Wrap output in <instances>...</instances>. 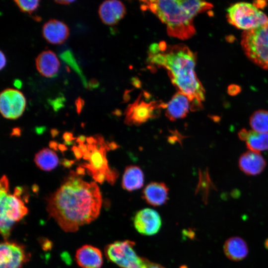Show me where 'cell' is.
I'll list each match as a JSON object with an SVG mask.
<instances>
[{
    "instance_id": "obj_28",
    "label": "cell",
    "mask_w": 268,
    "mask_h": 268,
    "mask_svg": "<svg viewBox=\"0 0 268 268\" xmlns=\"http://www.w3.org/2000/svg\"><path fill=\"white\" fill-rule=\"evenodd\" d=\"M63 138L65 140V141H72V140L76 139L73 136L72 133L67 132L63 134Z\"/></svg>"
},
{
    "instance_id": "obj_42",
    "label": "cell",
    "mask_w": 268,
    "mask_h": 268,
    "mask_svg": "<svg viewBox=\"0 0 268 268\" xmlns=\"http://www.w3.org/2000/svg\"><path fill=\"white\" fill-rule=\"evenodd\" d=\"M59 133V131L56 129H53L51 130V134L53 137H56V136H57Z\"/></svg>"
},
{
    "instance_id": "obj_15",
    "label": "cell",
    "mask_w": 268,
    "mask_h": 268,
    "mask_svg": "<svg viewBox=\"0 0 268 268\" xmlns=\"http://www.w3.org/2000/svg\"><path fill=\"white\" fill-rule=\"evenodd\" d=\"M69 30L68 26L57 19H50L42 27L44 39L52 44H61L68 38Z\"/></svg>"
},
{
    "instance_id": "obj_12",
    "label": "cell",
    "mask_w": 268,
    "mask_h": 268,
    "mask_svg": "<svg viewBox=\"0 0 268 268\" xmlns=\"http://www.w3.org/2000/svg\"><path fill=\"white\" fill-rule=\"evenodd\" d=\"M136 230L146 236L156 234L159 231L162 221L160 215L151 208H144L137 211L133 219Z\"/></svg>"
},
{
    "instance_id": "obj_31",
    "label": "cell",
    "mask_w": 268,
    "mask_h": 268,
    "mask_svg": "<svg viewBox=\"0 0 268 268\" xmlns=\"http://www.w3.org/2000/svg\"><path fill=\"white\" fill-rule=\"evenodd\" d=\"M6 64V58L4 55L0 51V69H1Z\"/></svg>"
},
{
    "instance_id": "obj_19",
    "label": "cell",
    "mask_w": 268,
    "mask_h": 268,
    "mask_svg": "<svg viewBox=\"0 0 268 268\" xmlns=\"http://www.w3.org/2000/svg\"><path fill=\"white\" fill-rule=\"evenodd\" d=\"M238 135L239 139L246 142L249 150L258 153L268 150V133L242 129Z\"/></svg>"
},
{
    "instance_id": "obj_6",
    "label": "cell",
    "mask_w": 268,
    "mask_h": 268,
    "mask_svg": "<svg viewBox=\"0 0 268 268\" xmlns=\"http://www.w3.org/2000/svg\"><path fill=\"white\" fill-rule=\"evenodd\" d=\"M227 19L231 25L244 31L256 29L268 22V17L254 3H235L227 9Z\"/></svg>"
},
{
    "instance_id": "obj_41",
    "label": "cell",
    "mask_w": 268,
    "mask_h": 268,
    "mask_svg": "<svg viewBox=\"0 0 268 268\" xmlns=\"http://www.w3.org/2000/svg\"><path fill=\"white\" fill-rule=\"evenodd\" d=\"M58 149L62 152H64L67 149L66 146L64 144H59Z\"/></svg>"
},
{
    "instance_id": "obj_39",
    "label": "cell",
    "mask_w": 268,
    "mask_h": 268,
    "mask_svg": "<svg viewBox=\"0 0 268 268\" xmlns=\"http://www.w3.org/2000/svg\"><path fill=\"white\" fill-rule=\"evenodd\" d=\"M56 3L61 4H68L70 3L73 2V0H55Z\"/></svg>"
},
{
    "instance_id": "obj_17",
    "label": "cell",
    "mask_w": 268,
    "mask_h": 268,
    "mask_svg": "<svg viewBox=\"0 0 268 268\" xmlns=\"http://www.w3.org/2000/svg\"><path fill=\"white\" fill-rule=\"evenodd\" d=\"M240 169L247 175H257L263 172L267 165L265 158L260 153L248 151L239 157Z\"/></svg>"
},
{
    "instance_id": "obj_29",
    "label": "cell",
    "mask_w": 268,
    "mask_h": 268,
    "mask_svg": "<svg viewBox=\"0 0 268 268\" xmlns=\"http://www.w3.org/2000/svg\"><path fill=\"white\" fill-rule=\"evenodd\" d=\"M74 160H69L66 158L61 160V164L66 168H70L74 164Z\"/></svg>"
},
{
    "instance_id": "obj_20",
    "label": "cell",
    "mask_w": 268,
    "mask_h": 268,
    "mask_svg": "<svg viewBox=\"0 0 268 268\" xmlns=\"http://www.w3.org/2000/svg\"><path fill=\"white\" fill-rule=\"evenodd\" d=\"M169 189L163 183L152 182L143 189V199L153 206H160L165 203L168 198Z\"/></svg>"
},
{
    "instance_id": "obj_8",
    "label": "cell",
    "mask_w": 268,
    "mask_h": 268,
    "mask_svg": "<svg viewBox=\"0 0 268 268\" xmlns=\"http://www.w3.org/2000/svg\"><path fill=\"white\" fill-rule=\"evenodd\" d=\"M166 103L160 101L147 102L141 99V95L129 105L125 113L124 122L129 126H139L159 116Z\"/></svg>"
},
{
    "instance_id": "obj_46",
    "label": "cell",
    "mask_w": 268,
    "mask_h": 268,
    "mask_svg": "<svg viewBox=\"0 0 268 268\" xmlns=\"http://www.w3.org/2000/svg\"><path fill=\"white\" fill-rule=\"evenodd\" d=\"M65 144L70 145L72 144V141H64Z\"/></svg>"
},
{
    "instance_id": "obj_21",
    "label": "cell",
    "mask_w": 268,
    "mask_h": 268,
    "mask_svg": "<svg viewBox=\"0 0 268 268\" xmlns=\"http://www.w3.org/2000/svg\"><path fill=\"white\" fill-rule=\"evenodd\" d=\"M223 249L226 257L235 262L244 259L249 252L247 243L239 236H232L227 239L224 243Z\"/></svg>"
},
{
    "instance_id": "obj_34",
    "label": "cell",
    "mask_w": 268,
    "mask_h": 268,
    "mask_svg": "<svg viewBox=\"0 0 268 268\" xmlns=\"http://www.w3.org/2000/svg\"><path fill=\"white\" fill-rule=\"evenodd\" d=\"M86 141L88 144H94L97 143V139L92 136L86 137Z\"/></svg>"
},
{
    "instance_id": "obj_27",
    "label": "cell",
    "mask_w": 268,
    "mask_h": 268,
    "mask_svg": "<svg viewBox=\"0 0 268 268\" xmlns=\"http://www.w3.org/2000/svg\"><path fill=\"white\" fill-rule=\"evenodd\" d=\"M71 150L73 152L75 157L77 159H79L83 157V153L81 152L78 147L73 146L72 147Z\"/></svg>"
},
{
    "instance_id": "obj_40",
    "label": "cell",
    "mask_w": 268,
    "mask_h": 268,
    "mask_svg": "<svg viewBox=\"0 0 268 268\" xmlns=\"http://www.w3.org/2000/svg\"><path fill=\"white\" fill-rule=\"evenodd\" d=\"M91 152L89 151H87L85 153L83 154V158L85 160H89L91 157Z\"/></svg>"
},
{
    "instance_id": "obj_44",
    "label": "cell",
    "mask_w": 268,
    "mask_h": 268,
    "mask_svg": "<svg viewBox=\"0 0 268 268\" xmlns=\"http://www.w3.org/2000/svg\"><path fill=\"white\" fill-rule=\"evenodd\" d=\"M44 129V128H43V127L37 128L36 132L38 134H41L43 132Z\"/></svg>"
},
{
    "instance_id": "obj_4",
    "label": "cell",
    "mask_w": 268,
    "mask_h": 268,
    "mask_svg": "<svg viewBox=\"0 0 268 268\" xmlns=\"http://www.w3.org/2000/svg\"><path fill=\"white\" fill-rule=\"evenodd\" d=\"M0 233L6 239L10 234L13 224L22 219L28 213V208L24 205L20 197L8 192V181L3 175L0 182Z\"/></svg>"
},
{
    "instance_id": "obj_3",
    "label": "cell",
    "mask_w": 268,
    "mask_h": 268,
    "mask_svg": "<svg viewBox=\"0 0 268 268\" xmlns=\"http://www.w3.org/2000/svg\"><path fill=\"white\" fill-rule=\"evenodd\" d=\"M141 8L149 10L166 26L168 34L181 40L193 36L194 18L182 6L180 0L141 1Z\"/></svg>"
},
{
    "instance_id": "obj_25",
    "label": "cell",
    "mask_w": 268,
    "mask_h": 268,
    "mask_svg": "<svg viewBox=\"0 0 268 268\" xmlns=\"http://www.w3.org/2000/svg\"><path fill=\"white\" fill-rule=\"evenodd\" d=\"M185 10L193 18L198 14L212 8L211 3L201 0H180Z\"/></svg>"
},
{
    "instance_id": "obj_33",
    "label": "cell",
    "mask_w": 268,
    "mask_h": 268,
    "mask_svg": "<svg viewBox=\"0 0 268 268\" xmlns=\"http://www.w3.org/2000/svg\"><path fill=\"white\" fill-rule=\"evenodd\" d=\"M59 144L55 141H51L49 142V146L50 148L54 149L55 151H57L58 149Z\"/></svg>"
},
{
    "instance_id": "obj_35",
    "label": "cell",
    "mask_w": 268,
    "mask_h": 268,
    "mask_svg": "<svg viewBox=\"0 0 268 268\" xmlns=\"http://www.w3.org/2000/svg\"><path fill=\"white\" fill-rule=\"evenodd\" d=\"M76 173L78 175H83L85 174V169L82 166H79L76 168Z\"/></svg>"
},
{
    "instance_id": "obj_37",
    "label": "cell",
    "mask_w": 268,
    "mask_h": 268,
    "mask_svg": "<svg viewBox=\"0 0 268 268\" xmlns=\"http://www.w3.org/2000/svg\"><path fill=\"white\" fill-rule=\"evenodd\" d=\"M20 130L18 128H15L12 129V133L11 134V135L12 136L15 135L18 136L20 135Z\"/></svg>"
},
{
    "instance_id": "obj_36",
    "label": "cell",
    "mask_w": 268,
    "mask_h": 268,
    "mask_svg": "<svg viewBox=\"0 0 268 268\" xmlns=\"http://www.w3.org/2000/svg\"><path fill=\"white\" fill-rule=\"evenodd\" d=\"M147 268H164V267L159 264L153 263L150 262Z\"/></svg>"
},
{
    "instance_id": "obj_43",
    "label": "cell",
    "mask_w": 268,
    "mask_h": 268,
    "mask_svg": "<svg viewBox=\"0 0 268 268\" xmlns=\"http://www.w3.org/2000/svg\"><path fill=\"white\" fill-rule=\"evenodd\" d=\"M32 190L34 192H37L39 190V187L36 184H34L32 187Z\"/></svg>"
},
{
    "instance_id": "obj_24",
    "label": "cell",
    "mask_w": 268,
    "mask_h": 268,
    "mask_svg": "<svg viewBox=\"0 0 268 268\" xmlns=\"http://www.w3.org/2000/svg\"><path fill=\"white\" fill-rule=\"evenodd\" d=\"M249 123L253 131L268 133V111L261 109L254 112L250 118Z\"/></svg>"
},
{
    "instance_id": "obj_38",
    "label": "cell",
    "mask_w": 268,
    "mask_h": 268,
    "mask_svg": "<svg viewBox=\"0 0 268 268\" xmlns=\"http://www.w3.org/2000/svg\"><path fill=\"white\" fill-rule=\"evenodd\" d=\"M78 148L80 149L83 154L88 151L87 145L84 143L79 144Z\"/></svg>"
},
{
    "instance_id": "obj_1",
    "label": "cell",
    "mask_w": 268,
    "mask_h": 268,
    "mask_svg": "<svg viewBox=\"0 0 268 268\" xmlns=\"http://www.w3.org/2000/svg\"><path fill=\"white\" fill-rule=\"evenodd\" d=\"M102 202L98 185L84 182L72 171L49 198L47 211L62 230L73 232L98 216Z\"/></svg>"
},
{
    "instance_id": "obj_7",
    "label": "cell",
    "mask_w": 268,
    "mask_h": 268,
    "mask_svg": "<svg viewBox=\"0 0 268 268\" xmlns=\"http://www.w3.org/2000/svg\"><path fill=\"white\" fill-rule=\"evenodd\" d=\"M134 245L130 240L116 241L105 247V254L110 261L122 268H147L150 261L136 254Z\"/></svg>"
},
{
    "instance_id": "obj_26",
    "label": "cell",
    "mask_w": 268,
    "mask_h": 268,
    "mask_svg": "<svg viewBox=\"0 0 268 268\" xmlns=\"http://www.w3.org/2000/svg\"><path fill=\"white\" fill-rule=\"evenodd\" d=\"M14 1L21 11L29 13L35 11L40 4L38 0H15Z\"/></svg>"
},
{
    "instance_id": "obj_16",
    "label": "cell",
    "mask_w": 268,
    "mask_h": 268,
    "mask_svg": "<svg viewBox=\"0 0 268 268\" xmlns=\"http://www.w3.org/2000/svg\"><path fill=\"white\" fill-rule=\"evenodd\" d=\"M75 260L81 268H101L103 264L101 251L89 245L82 246L76 251Z\"/></svg>"
},
{
    "instance_id": "obj_32",
    "label": "cell",
    "mask_w": 268,
    "mask_h": 268,
    "mask_svg": "<svg viewBox=\"0 0 268 268\" xmlns=\"http://www.w3.org/2000/svg\"><path fill=\"white\" fill-rule=\"evenodd\" d=\"M86 140V137L84 135H80L76 139V141L79 144H83Z\"/></svg>"
},
{
    "instance_id": "obj_13",
    "label": "cell",
    "mask_w": 268,
    "mask_h": 268,
    "mask_svg": "<svg viewBox=\"0 0 268 268\" xmlns=\"http://www.w3.org/2000/svg\"><path fill=\"white\" fill-rule=\"evenodd\" d=\"M126 7L120 1L109 0L103 1L100 5L98 13L102 21L105 24H117L125 16Z\"/></svg>"
},
{
    "instance_id": "obj_5",
    "label": "cell",
    "mask_w": 268,
    "mask_h": 268,
    "mask_svg": "<svg viewBox=\"0 0 268 268\" xmlns=\"http://www.w3.org/2000/svg\"><path fill=\"white\" fill-rule=\"evenodd\" d=\"M241 44L251 61L268 70V22L256 29L243 31Z\"/></svg>"
},
{
    "instance_id": "obj_18",
    "label": "cell",
    "mask_w": 268,
    "mask_h": 268,
    "mask_svg": "<svg viewBox=\"0 0 268 268\" xmlns=\"http://www.w3.org/2000/svg\"><path fill=\"white\" fill-rule=\"evenodd\" d=\"M35 63L38 72L47 77L55 76L60 66L56 55L51 50L44 51L39 54L36 58Z\"/></svg>"
},
{
    "instance_id": "obj_14",
    "label": "cell",
    "mask_w": 268,
    "mask_h": 268,
    "mask_svg": "<svg viewBox=\"0 0 268 268\" xmlns=\"http://www.w3.org/2000/svg\"><path fill=\"white\" fill-rule=\"evenodd\" d=\"M165 109L167 118L175 121L187 116L191 110V102L185 94L179 91L166 103Z\"/></svg>"
},
{
    "instance_id": "obj_23",
    "label": "cell",
    "mask_w": 268,
    "mask_h": 268,
    "mask_svg": "<svg viewBox=\"0 0 268 268\" xmlns=\"http://www.w3.org/2000/svg\"><path fill=\"white\" fill-rule=\"evenodd\" d=\"M34 161L40 169L46 171L54 169L59 162L56 153L47 148L42 149L36 154Z\"/></svg>"
},
{
    "instance_id": "obj_11",
    "label": "cell",
    "mask_w": 268,
    "mask_h": 268,
    "mask_svg": "<svg viewBox=\"0 0 268 268\" xmlns=\"http://www.w3.org/2000/svg\"><path fill=\"white\" fill-rule=\"evenodd\" d=\"M27 259L23 246L4 241L0 246V268H20Z\"/></svg>"
},
{
    "instance_id": "obj_10",
    "label": "cell",
    "mask_w": 268,
    "mask_h": 268,
    "mask_svg": "<svg viewBox=\"0 0 268 268\" xmlns=\"http://www.w3.org/2000/svg\"><path fill=\"white\" fill-rule=\"evenodd\" d=\"M26 106V99L20 91L6 88L0 94V111L2 116L8 119H16L23 114Z\"/></svg>"
},
{
    "instance_id": "obj_30",
    "label": "cell",
    "mask_w": 268,
    "mask_h": 268,
    "mask_svg": "<svg viewBox=\"0 0 268 268\" xmlns=\"http://www.w3.org/2000/svg\"><path fill=\"white\" fill-rule=\"evenodd\" d=\"M75 104H76V109H77V112L78 114H79L81 111V109L83 106V105H84V101L83 100L79 98L78 99H77L76 101H75Z\"/></svg>"
},
{
    "instance_id": "obj_22",
    "label": "cell",
    "mask_w": 268,
    "mask_h": 268,
    "mask_svg": "<svg viewBox=\"0 0 268 268\" xmlns=\"http://www.w3.org/2000/svg\"><path fill=\"white\" fill-rule=\"evenodd\" d=\"M143 182V173L139 167L130 165L126 167L122 181L123 189L128 191H134L142 187Z\"/></svg>"
},
{
    "instance_id": "obj_45",
    "label": "cell",
    "mask_w": 268,
    "mask_h": 268,
    "mask_svg": "<svg viewBox=\"0 0 268 268\" xmlns=\"http://www.w3.org/2000/svg\"><path fill=\"white\" fill-rule=\"evenodd\" d=\"M264 245L265 248L268 250V238L266 239L265 242H264Z\"/></svg>"
},
{
    "instance_id": "obj_2",
    "label": "cell",
    "mask_w": 268,
    "mask_h": 268,
    "mask_svg": "<svg viewBox=\"0 0 268 268\" xmlns=\"http://www.w3.org/2000/svg\"><path fill=\"white\" fill-rule=\"evenodd\" d=\"M148 59L167 70L172 83L189 99L191 111L202 108L205 90L195 71V53L183 44L167 47L162 42L151 46Z\"/></svg>"
},
{
    "instance_id": "obj_9",
    "label": "cell",
    "mask_w": 268,
    "mask_h": 268,
    "mask_svg": "<svg viewBox=\"0 0 268 268\" xmlns=\"http://www.w3.org/2000/svg\"><path fill=\"white\" fill-rule=\"evenodd\" d=\"M97 143L91 152L89 164L85 163L81 166L87 169L93 176L96 173H102L105 175L106 180L113 185L118 177V173L110 168L106 157L107 151L111 150L109 142H106L101 135H96Z\"/></svg>"
}]
</instances>
